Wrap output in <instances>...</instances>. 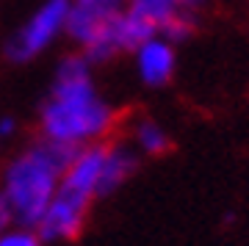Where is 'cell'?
Returning a JSON list of instances; mask_svg holds the SVG:
<instances>
[{
  "mask_svg": "<svg viewBox=\"0 0 249 246\" xmlns=\"http://www.w3.org/2000/svg\"><path fill=\"white\" fill-rule=\"evenodd\" d=\"M0 246H47V244L36 227L11 224L6 232H0Z\"/></svg>",
  "mask_w": 249,
  "mask_h": 246,
  "instance_id": "ba28073f",
  "label": "cell"
},
{
  "mask_svg": "<svg viewBox=\"0 0 249 246\" xmlns=\"http://www.w3.org/2000/svg\"><path fill=\"white\" fill-rule=\"evenodd\" d=\"M133 64H136V75L144 86L150 88L166 86L175 78V70H178L175 42L166 39V36H152L133 50Z\"/></svg>",
  "mask_w": 249,
  "mask_h": 246,
  "instance_id": "8992f818",
  "label": "cell"
},
{
  "mask_svg": "<svg viewBox=\"0 0 249 246\" xmlns=\"http://www.w3.org/2000/svg\"><path fill=\"white\" fill-rule=\"evenodd\" d=\"M127 147L139 158H158L163 152H169L172 136L158 119L139 116V119H133V122L127 124Z\"/></svg>",
  "mask_w": 249,
  "mask_h": 246,
  "instance_id": "52a82bcc",
  "label": "cell"
},
{
  "mask_svg": "<svg viewBox=\"0 0 249 246\" xmlns=\"http://www.w3.org/2000/svg\"><path fill=\"white\" fill-rule=\"evenodd\" d=\"M14 224V216H11L9 205H6V199H3V193H0V232H6V229Z\"/></svg>",
  "mask_w": 249,
  "mask_h": 246,
  "instance_id": "30bf717a",
  "label": "cell"
},
{
  "mask_svg": "<svg viewBox=\"0 0 249 246\" xmlns=\"http://www.w3.org/2000/svg\"><path fill=\"white\" fill-rule=\"evenodd\" d=\"M86 3H94V6H106V9H124L130 0H86Z\"/></svg>",
  "mask_w": 249,
  "mask_h": 246,
  "instance_id": "8fae6325",
  "label": "cell"
},
{
  "mask_svg": "<svg viewBox=\"0 0 249 246\" xmlns=\"http://www.w3.org/2000/svg\"><path fill=\"white\" fill-rule=\"evenodd\" d=\"M72 0H42L36 11L11 34L6 42V55L14 64H28L50 50L61 36H67V17Z\"/></svg>",
  "mask_w": 249,
  "mask_h": 246,
  "instance_id": "277c9868",
  "label": "cell"
},
{
  "mask_svg": "<svg viewBox=\"0 0 249 246\" xmlns=\"http://www.w3.org/2000/svg\"><path fill=\"white\" fill-rule=\"evenodd\" d=\"M94 64L80 53L64 55L39 108V136L58 150L75 152L108 141L116 127V111L94 83Z\"/></svg>",
  "mask_w": 249,
  "mask_h": 246,
  "instance_id": "6da1fadb",
  "label": "cell"
},
{
  "mask_svg": "<svg viewBox=\"0 0 249 246\" xmlns=\"http://www.w3.org/2000/svg\"><path fill=\"white\" fill-rule=\"evenodd\" d=\"M70 152L47 141H34L6 163L0 175V193L9 205L14 224L36 227L53 202Z\"/></svg>",
  "mask_w": 249,
  "mask_h": 246,
  "instance_id": "7a4b0ae2",
  "label": "cell"
},
{
  "mask_svg": "<svg viewBox=\"0 0 249 246\" xmlns=\"http://www.w3.org/2000/svg\"><path fill=\"white\" fill-rule=\"evenodd\" d=\"M202 0H130V9L152 36H166L178 44L191 34Z\"/></svg>",
  "mask_w": 249,
  "mask_h": 246,
  "instance_id": "5b68a950",
  "label": "cell"
},
{
  "mask_svg": "<svg viewBox=\"0 0 249 246\" xmlns=\"http://www.w3.org/2000/svg\"><path fill=\"white\" fill-rule=\"evenodd\" d=\"M17 136V119L14 116H0V141H9Z\"/></svg>",
  "mask_w": 249,
  "mask_h": 246,
  "instance_id": "9c48e42d",
  "label": "cell"
},
{
  "mask_svg": "<svg viewBox=\"0 0 249 246\" xmlns=\"http://www.w3.org/2000/svg\"><path fill=\"white\" fill-rule=\"evenodd\" d=\"M119 11L122 9H106L86 0H72L70 17H67V36L80 50V55H86L91 64L111 61L114 55L122 53Z\"/></svg>",
  "mask_w": 249,
  "mask_h": 246,
  "instance_id": "3957f363",
  "label": "cell"
}]
</instances>
